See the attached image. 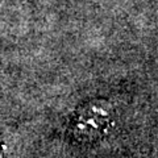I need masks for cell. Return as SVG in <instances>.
<instances>
[{
  "instance_id": "6da1fadb",
  "label": "cell",
  "mask_w": 158,
  "mask_h": 158,
  "mask_svg": "<svg viewBox=\"0 0 158 158\" xmlns=\"http://www.w3.org/2000/svg\"><path fill=\"white\" fill-rule=\"evenodd\" d=\"M111 121L110 111L102 106H90L75 118L74 132L81 140H94L107 131Z\"/></svg>"
}]
</instances>
